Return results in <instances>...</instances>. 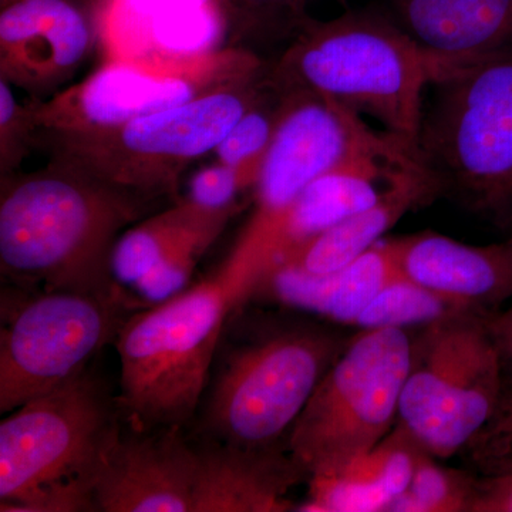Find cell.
<instances>
[{
	"mask_svg": "<svg viewBox=\"0 0 512 512\" xmlns=\"http://www.w3.org/2000/svg\"><path fill=\"white\" fill-rule=\"evenodd\" d=\"M480 474L512 470V400L501 399L493 419L468 446Z\"/></svg>",
	"mask_w": 512,
	"mask_h": 512,
	"instance_id": "29",
	"label": "cell"
},
{
	"mask_svg": "<svg viewBox=\"0 0 512 512\" xmlns=\"http://www.w3.org/2000/svg\"><path fill=\"white\" fill-rule=\"evenodd\" d=\"M417 153L444 195L512 234V55L434 84Z\"/></svg>",
	"mask_w": 512,
	"mask_h": 512,
	"instance_id": "6",
	"label": "cell"
},
{
	"mask_svg": "<svg viewBox=\"0 0 512 512\" xmlns=\"http://www.w3.org/2000/svg\"><path fill=\"white\" fill-rule=\"evenodd\" d=\"M284 113L254 185L255 208L225 265L254 293L276 227L309 184L392 133L373 130L362 114L301 90H281Z\"/></svg>",
	"mask_w": 512,
	"mask_h": 512,
	"instance_id": "12",
	"label": "cell"
},
{
	"mask_svg": "<svg viewBox=\"0 0 512 512\" xmlns=\"http://www.w3.org/2000/svg\"><path fill=\"white\" fill-rule=\"evenodd\" d=\"M266 63L252 50L228 46L198 55L116 56L82 82L49 99H33L30 111L37 133L119 126L245 82Z\"/></svg>",
	"mask_w": 512,
	"mask_h": 512,
	"instance_id": "10",
	"label": "cell"
},
{
	"mask_svg": "<svg viewBox=\"0 0 512 512\" xmlns=\"http://www.w3.org/2000/svg\"><path fill=\"white\" fill-rule=\"evenodd\" d=\"M481 313L464 312L419 329L397 424L431 456L466 451L503 397V379Z\"/></svg>",
	"mask_w": 512,
	"mask_h": 512,
	"instance_id": "9",
	"label": "cell"
},
{
	"mask_svg": "<svg viewBox=\"0 0 512 512\" xmlns=\"http://www.w3.org/2000/svg\"><path fill=\"white\" fill-rule=\"evenodd\" d=\"M195 467V446L180 427L124 430L119 421L87 487L99 512H191Z\"/></svg>",
	"mask_w": 512,
	"mask_h": 512,
	"instance_id": "13",
	"label": "cell"
},
{
	"mask_svg": "<svg viewBox=\"0 0 512 512\" xmlns=\"http://www.w3.org/2000/svg\"><path fill=\"white\" fill-rule=\"evenodd\" d=\"M427 451L396 424L372 450L345 466L309 477L308 497L296 511L386 512L406 490Z\"/></svg>",
	"mask_w": 512,
	"mask_h": 512,
	"instance_id": "19",
	"label": "cell"
},
{
	"mask_svg": "<svg viewBox=\"0 0 512 512\" xmlns=\"http://www.w3.org/2000/svg\"><path fill=\"white\" fill-rule=\"evenodd\" d=\"M387 244L400 274L470 311L490 315L512 301V235L470 245L424 231Z\"/></svg>",
	"mask_w": 512,
	"mask_h": 512,
	"instance_id": "15",
	"label": "cell"
},
{
	"mask_svg": "<svg viewBox=\"0 0 512 512\" xmlns=\"http://www.w3.org/2000/svg\"><path fill=\"white\" fill-rule=\"evenodd\" d=\"M410 356L409 330H360L346 343L289 433L288 450L309 477L345 466L393 430Z\"/></svg>",
	"mask_w": 512,
	"mask_h": 512,
	"instance_id": "8",
	"label": "cell"
},
{
	"mask_svg": "<svg viewBox=\"0 0 512 512\" xmlns=\"http://www.w3.org/2000/svg\"><path fill=\"white\" fill-rule=\"evenodd\" d=\"M346 343L330 330L288 326L229 352L204 407L208 439L247 447L284 446Z\"/></svg>",
	"mask_w": 512,
	"mask_h": 512,
	"instance_id": "7",
	"label": "cell"
},
{
	"mask_svg": "<svg viewBox=\"0 0 512 512\" xmlns=\"http://www.w3.org/2000/svg\"><path fill=\"white\" fill-rule=\"evenodd\" d=\"M443 195L439 177L419 158L397 174L372 205L286 252L264 275L276 269L306 275L338 271L375 247L404 215L427 207Z\"/></svg>",
	"mask_w": 512,
	"mask_h": 512,
	"instance_id": "17",
	"label": "cell"
},
{
	"mask_svg": "<svg viewBox=\"0 0 512 512\" xmlns=\"http://www.w3.org/2000/svg\"><path fill=\"white\" fill-rule=\"evenodd\" d=\"M259 170L261 168L232 167L217 161L191 175L183 198L204 210L239 208V195L254 188Z\"/></svg>",
	"mask_w": 512,
	"mask_h": 512,
	"instance_id": "27",
	"label": "cell"
},
{
	"mask_svg": "<svg viewBox=\"0 0 512 512\" xmlns=\"http://www.w3.org/2000/svg\"><path fill=\"white\" fill-rule=\"evenodd\" d=\"M238 210H204L180 198L171 207L143 218L117 239L111 258L114 278L121 285H136L185 239L211 225L228 224Z\"/></svg>",
	"mask_w": 512,
	"mask_h": 512,
	"instance_id": "21",
	"label": "cell"
},
{
	"mask_svg": "<svg viewBox=\"0 0 512 512\" xmlns=\"http://www.w3.org/2000/svg\"><path fill=\"white\" fill-rule=\"evenodd\" d=\"M488 335L497 352L503 379V397L512 400V302L507 308L485 316Z\"/></svg>",
	"mask_w": 512,
	"mask_h": 512,
	"instance_id": "30",
	"label": "cell"
},
{
	"mask_svg": "<svg viewBox=\"0 0 512 512\" xmlns=\"http://www.w3.org/2000/svg\"><path fill=\"white\" fill-rule=\"evenodd\" d=\"M471 512H512V471L477 476Z\"/></svg>",
	"mask_w": 512,
	"mask_h": 512,
	"instance_id": "31",
	"label": "cell"
},
{
	"mask_svg": "<svg viewBox=\"0 0 512 512\" xmlns=\"http://www.w3.org/2000/svg\"><path fill=\"white\" fill-rule=\"evenodd\" d=\"M464 312L473 311L399 275L377 293L353 325L360 330L421 329Z\"/></svg>",
	"mask_w": 512,
	"mask_h": 512,
	"instance_id": "22",
	"label": "cell"
},
{
	"mask_svg": "<svg viewBox=\"0 0 512 512\" xmlns=\"http://www.w3.org/2000/svg\"><path fill=\"white\" fill-rule=\"evenodd\" d=\"M313 0H222L221 16L227 26V46L249 50L251 43L271 42L298 33L311 16ZM345 5L346 0H339Z\"/></svg>",
	"mask_w": 512,
	"mask_h": 512,
	"instance_id": "23",
	"label": "cell"
},
{
	"mask_svg": "<svg viewBox=\"0 0 512 512\" xmlns=\"http://www.w3.org/2000/svg\"><path fill=\"white\" fill-rule=\"evenodd\" d=\"M394 10L424 49L460 66L512 55V0H394Z\"/></svg>",
	"mask_w": 512,
	"mask_h": 512,
	"instance_id": "18",
	"label": "cell"
},
{
	"mask_svg": "<svg viewBox=\"0 0 512 512\" xmlns=\"http://www.w3.org/2000/svg\"><path fill=\"white\" fill-rule=\"evenodd\" d=\"M512 235V234H511Z\"/></svg>",
	"mask_w": 512,
	"mask_h": 512,
	"instance_id": "34",
	"label": "cell"
},
{
	"mask_svg": "<svg viewBox=\"0 0 512 512\" xmlns=\"http://www.w3.org/2000/svg\"><path fill=\"white\" fill-rule=\"evenodd\" d=\"M284 101V93L271 82L268 92L238 120L227 137L212 151L218 163L261 168L282 119Z\"/></svg>",
	"mask_w": 512,
	"mask_h": 512,
	"instance_id": "25",
	"label": "cell"
},
{
	"mask_svg": "<svg viewBox=\"0 0 512 512\" xmlns=\"http://www.w3.org/2000/svg\"><path fill=\"white\" fill-rule=\"evenodd\" d=\"M477 476L423 454L406 490L386 512H471Z\"/></svg>",
	"mask_w": 512,
	"mask_h": 512,
	"instance_id": "24",
	"label": "cell"
},
{
	"mask_svg": "<svg viewBox=\"0 0 512 512\" xmlns=\"http://www.w3.org/2000/svg\"><path fill=\"white\" fill-rule=\"evenodd\" d=\"M508 471H512V470H508Z\"/></svg>",
	"mask_w": 512,
	"mask_h": 512,
	"instance_id": "33",
	"label": "cell"
},
{
	"mask_svg": "<svg viewBox=\"0 0 512 512\" xmlns=\"http://www.w3.org/2000/svg\"><path fill=\"white\" fill-rule=\"evenodd\" d=\"M156 207L56 161L0 177V271L19 289L107 293L117 239Z\"/></svg>",
	"mask_w": 512,
	"mask_h": 512,
	"instance_id": "1",
	"label": "cell"
},
{
	"mask_svg": "<svg viewBox=\"0 0 512 512\" xmlns=\"http://www.w3.org/2000/svg\"><path fill=\"white\" fill-rule=\"evenodd\" d=\"M96 40L79 0H15L0 12V79L49 99L82 69Z\"/></svg>",
	"mask_w": 512,
	"mask_h": 512,
	"instance_id": "14",
	"label": "cell"
},
{
	"mask_svg": "<svg viewBox=\"0 0 512 512\" xmlns=\"http://www.w3.org/2000/svg\"><path fill=\"white\" fill-rule=\"evenodd\" d=\"M271 82L268 63L245 82L119 126L37 133L36 148L103 184L157 204L178 201L188 167L212 153Z\"/></svg>",
	"mask_w": 512,
	"mask_h": 512,
	"instance_id": "4",
	"label": "cell"
},
{
	"mask_svg": "<svg viewBox=\"0 0 512 512\" xmlns=\"http://www.w3.org/2000/svg\"><path fill=\"white\" fill-rule=\"evenodd\" d=\"M90 367L0 423V511H96L87 480L119 423Z\"/></svg>",
	"mask_w": 512,
	"mask_h": 512,
	"instance_id": "5",
	"label": "cell"
},
{
	"mask_svg": "<svg viewBox=\"0 0 512 512\" xmlns=\"http://www.w3.org/2000/svg\"><path fill=\"white\" fill-rule=\"evenodd\" d=\"M248 289L227 266L131 313L117 335V407L136 429H183L197 413L229 313Z\"/></svg>",
	"mask_w": 512,
	"mask_h": 512,
	"instance_id": "3",
	"label": "cell"
},
{
	"mask_svg": "<svg viewBox=\"0 0 512 512\" xmlns=\"http://www.w3.org/2000/svg\"><path fill=\"white\" fill-rule=\"evenodd\" d=\"M36 126L30 104H22L12 84L0 79V177L18 173L25 158L36 150Z\"/></svg>",
	"mask_w": 512,
	"mask_h": 512,
	"instance_id": "28",
	"label": "cell"
},
{
	"mask_svg": "<svg viewBox=\"0 0 512 512\" xmlns=\"http://www.w3.org/2000/svg\"><path fill=\"white\" fill-rule=\"evenodd\" d=\"M227 224H215L198 231L197 234L185 239L180 247L165 256L136 285L138 295L146 302H163L188 288L192 274L198 262L217 241Z\"/></svg>",
	"mask_w": 512,
	"mask_h": 512,
	"instance_id": "26",
	"label": "cell"
},
{
	"mask_svg": "<svg viewBox=\"0 0 512 512\" xmlns=\"http://www.w3.org/2000/svg\"><path fill=\"white\" fill-rule=\"evenodd\" d=\"M463 69L424 49L399 25L373 12L309 18L282 55L268 62L281 90H301L336 101L379 121L384 131L417 148L424 94Z\"/></svg>",
	"mask_w": 512,
	"mask_h": 512,
	"instance_id": "2",
	"label": "cell"
},
{
	"mask_svg": "<svg viewBox=\"0 0 512 512\" xmlns=\"http://www.w3.org/2000/svg\"><path fill=\"white\" fill-rule=\"evenodd\" d=\"M3 298L0 412L10 413L89 367L141 308L121 289L94 293L19 289Z\"/></svg>",
	"mask_w": 512,
	"mask_h": 512,
	"instance_id": "11",
	"label": "cell"
},
{
	"mask_svg": "<svg viewBox=\"0 0 512 512\" xmlns=\"http://www.w3.org/2000/svg\"><path fill=\"white\" fill-rule=\"evenodd\" d=\"M15 2V0H0V6H6L9 5V3Z\"/></svg>",
	"mask_w": 512,
	"mask_h": 512,
	"instance_id": "32",
	"label": "cell"
},
{
	"mask_svg": "<svg viewBox=\"0 0 512 512\" xmlns=\"http://www.w3.org/2000/svg\"><path fill=\"white\" fill-rule=\"evenodd\" d=\"M402 275L394 264L387 239L326 275L276 269L262 276L255 291L265 289L278 302L316 313L330 320L353 325L357 316L377 293L396 276Z\"/></svg>",
	"mask_w": 512,
	"mask_h": 512,
	"instance_id": "20",
	"label": "cell"
},
{
	"mask_svg": "<svg viewBox=\"0 0 512 512\" xmlns=\"http://www.w3.org/2000/svg\"><path fill=\"white\" fill-rule=\"evenodd\" d=\"M194 446L191 512L296 511L289 491L309 476L288 446H237L208 437Z\"/></svg>",
	"mask_w": 512,
	"mask_h": 512,
	"instance_id": "16",
	"label": "cell"
}]
</instances>
